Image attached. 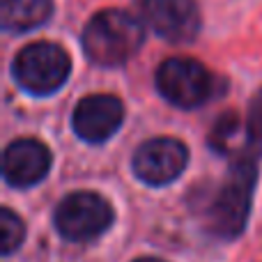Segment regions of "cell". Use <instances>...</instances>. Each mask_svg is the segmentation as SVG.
I'll return each mask as SVG.
<instances>
[{"instance_id": "obj_1", "label": "cell", "mask_w": 262, "mask_h": 262, "mask_svg": "<svg viewBox=\"0 0 262 262\" xmlns=\"http://www.w3.org/2000/svg\"><path fill=\"white\" fill-rule=\"evenodd\" d=\"M81 41L88 60L99 67H120L140 51L145 23L124 9H104L88 21Z\"/></svg>"}, {"instance_id": "obj_2", "label": "cell", "mask_w": 262, "mask_h": 262, "mask_svg": "<svg viewBox=\"0 0 262 262\" xmlns=\"http://www.w3.org/2000/svg\"><path fill=\"white\" fill-rule=\"evenodd\" d=\"M72 72L69 55L62 46L37 41L18 51L12 62V74L18 88L30 95H53L64 85Z\"/></svg>"}, {"instance_id": "obj_3", "label": "cell", "mask_w": 262, "mask_h": 262, "mask_svg": "<svg viewBox=\"0 0 262 262\" xmlns=\"http://www.w3.org/2000/svg\"><path fill=\"white\" fill-rule=\"evenodd\" d=\"M113 207L92 191H78L60 200L55 209V228L69 242H92L113 223Z\"/></svg>"}, {"instance_id": "obj_4", "label": "cell", "mask_w": 262, "mask_h": 262, "mask_svg": "<svg viewBox=\"0 0 262 262\" xmlns=\"http://www.w3.org/2000/svg\"><path fill=\"white\" fill-rule=\"evenodd\" d=\"M255 186V163L251 159H239L230 168L221 191L212 207L214 228L221 237H235L242 232L251 209Z\"/></svg>"}, {"instance_id": "obj_5", "label": "cell", "mask_w": 262, "mask_h": 262, "mask_svg": "<svg viewBox=\"0 0 262 262\" xmlns=\"http://www.w3.org/2000/svg\"><path fill=\"white\" fill-rule=\"evenodd\" d=\"M157 88L166 101L177 108H198L212 97L214 81L207 67L191 58H170L159 64Z\"/></svg>"}, {"instance_id": "obj_6", "label": "cell", "mask_w": 262, "mask_h": 262, "mask_svg": "<svg viewBox=\"0 0 262 262\" xmlns=\"http://www.w3.org/2000/svg\"><path fill=\"white\" fill-rule=\"evenodd\" d=\"M134 5L140 21L166 41L184 44L200 30L195 0H134Z\"/></svg>"}, {"instance_id": "obj_7", "label": "cell", "mask_w": 262, "mask_h": 262, "mask_svg": "<svg viewBox=\"0 0 262 262\" xmlns=\"http://www.w3.org/2000/svg\"><path fill=\"white\" fill-rule=\"evenodd\" d=\"M189 163V149L175 138H152L134 154V172L140 182L152 186L170 184L184 172Z\"/></svg>"}, {"instance_id": "obj_8", "label": "cell", "mask_w": 262, "mask_h": 262, "mask_svg": "<svg viewBox=\"0 0 262 262\" xmlns=\"http://www.w3.org/2000/svg\"><path fill=\"white\" fill-rule=\"evenodd\" d=\"M124 120L122 101L113 95H90L76 104L72 127L85 143H104L120 129Z\"/></svg>"}, {"instance_id": "obj_9", "label": "cell", "mask_w": 262, "mask_h": 262, "mask_svg": "<svg viewBox=\"0 0 262 262\" xmlns=\"http://www.w3.org/2000/svg\"><path fill=\"white\" fill-rule=\"evenodd\" d=\"M51 152L35 138H21L7 145L3 154V177L9 186L28 189L49 175Z\"/></svg>"}, {"instance_id": "obj_10", "label": "cell", "mask_w": 262, "mask_h": 262, "mask_svg": "<svg viewBox=\"0 0 262 262\" xmlns=\"http://www.w3.org/2000/svg\"><path fill=\"white\" fill-rule=\"evenodd\" d=\"M53 14V0H3L0 23L7 32H28L39 28Z\"/></svg>"}, {"instance_id": "obj_11", "label": "cell", "mask_w": 262, "mask_h": 262, "mask_svg": "<svg viewBox=\"0 0 262 262\" xmlns=\"http://www.w3.org/2000/svg\"><path fill=\"white\" fill-rule=\"evenodd\" d=\"M23 239H26L23 221L12 209L5 207L0 212V249H3V255H12L16 249H21Z\"/></svg>"}, {"instance_id": "obj_12", "label": "cell", "mask_w": 262, "mask_h": 262, "mask_svg": "<svg viewBox=\"0 0 262 262\" xmlns=\"http://www.w3.org/2000/svg\"><path fill=\"white\" fill-rule=\"evenodd\" d=\"M246 143L253 152H262V90L251 99L246 113Z\"/></svg>"}, {"instance_id": "obj_13", "label": "cell", "mask_w": 262, "mask_h": 262, "mask_svg": "<svg viewBox=\"0 0 262 262\" xmlns=\"http://www.w3.org/2000/svg\"><path fill=\"white\" fill-rule=\"evenodd\" d=\"M237 134H239V120H237V115H232V113L223 115L212 131V145L216 149H221V152H228L232 140L237 138Z\"/></svg>"}, {"instance_id": "obj_14", "label": "cell", "mask_w": 262, "mask_h": 262, "mask_svg": "<svg viewBox=\"0 0 262 262\" xmlns=\"http://www.w3.org/2000/svg\"><path fill=\"white\" fill-rule=\"evenodd\" d=\"M136 262H163V260H159V258H140V260H136Z\"/></svg>"}]
</instances>
